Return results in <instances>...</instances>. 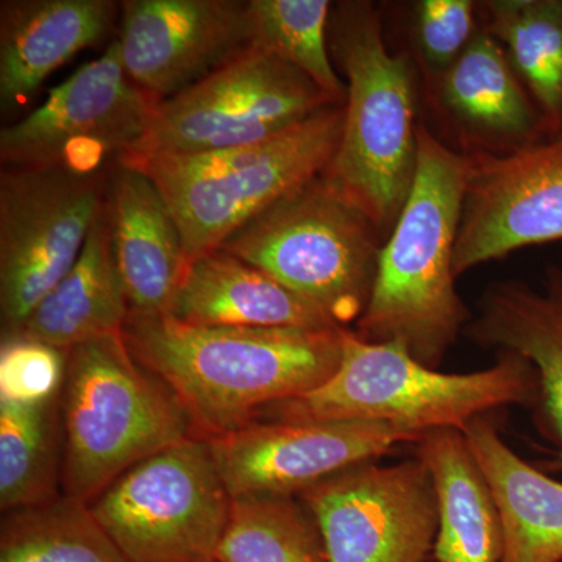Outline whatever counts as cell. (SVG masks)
<instances>
[{
    "instance_id": "14",
    "label": "cell",
    "mask_w": 562,
    "mask_h": 562,
    "mask_svg": "<svg viewBox=\"0 0 562 562\" xmlns=\"http://www.w3.org/2000/svg\"><path fill=\"white\" fill-rule=\"evenodd\" d=\"M562 239V139L469 154L454 276L514 250Z\"/></svg>"
},
{
    "instance_id": "30",
    "label": "cell",
    "mask_w": 562,
    "mask_h": 562,
    "mask_svg": "<svg viewBox=\"0 0 562 562\" xmlns=\"http://www.w3.org/2000/svg\"><path fill=\"white\" fill-rule=\"evenodd\" d=\"M66 351L25 339H3L0 397L40 401L60 394Z\"/></svg>"
},
{
    "instance_id": "15",
    "label": "cell",
    "mask_w": 562,
    "mask_h": 562,
    "mask_svg": "<svg viewBox=\"0 0 562 562\" xmlns=\"http://www.w3.org/2000/svg\"><path fill=\"white\" fill-rule=\"evenodd\" d=\"M116 43L128 79L162 102L254 46V31L239 0H127Z\"/></svg>"
},
{
    "instance_id": "27",
    "label": "cell",
    "mask_w": 562,
    "mask_h": 562,
    "mask_svg": "<svg viewBox=\"0 0 562 562\" xmlns=\"http://www.w3.org/2000/svg\"><path fill=\"white\" fill-rule=\"evenodd\" d=\"M217 562H330L316 517L299 497L232 498Z\"/></svg>"
},
{
    "instance_id": "24",
    "label": "cell",
    "mask_w": 562,
    "mask_h": 562,
    "mask_svg": "<svg viewBox=\"0 0 562 562\" xmlns=\"http://www.w3.org/2000/svg\"><path fill=\"white\" fill-rule=\"evenodd\" d=\"M63 458L61 392L40 401L0 397V508L3 513L58 497Z\"/></svg>"
},
{
    "instance_id": "4",
    "label": "cell",
    "mask_w": 562,
    "mask_h": 562,
    "mask_svg": "<svg viewBox=\"0 0 562 562\" xmlns=\"http://www.w3.org/2000/svg\"><path fill=\"white\" fill-rule=\"evenodd\" d=\"M333 60L346 77L342 135L324 173L380 233L394 228L417 168L416 88L412 63L384 43L372 3L333 7Z\"/></svg>"
},
{
    "instance_id": "20",
    "label": "cell",
    "mask_w": 562,
    "mask_h": 562,
    "mask_svg": "<svg viewBox=\"0 0 562 562\" xmlns=\"http://www.w3.org/2000/svg\"><path fill=\"white\" fill-rule=\"evenodd\" d=\"M169 314L194 325L342 328L261 269L222 250L188 265Z\"/></svg>"
},
{
    "instance_id": "16",
    "label": "cell",
    "mask_w": 562,
    "mask_h": 562,
    "mask_svg": "<svg viewBox=\"0 0 562 562\" xmlns=\"http://www.w3.org/2000/svg\"><path fill=\"white\" fill-rule=\"evenodd\" d=\"M465 333L480 347L519 355L535 368L536 420L562 472V268L546 269L542 290L522 281L492 284Z\"/></svg>"
},
{
    "instance_id": "23",
    "label": "cell",
    "mask_w": 562,
    "mask_h": 562,
    "mask_svg": "<svg viewBox=\"0 0 562 562\" xmlns=\"http://www.w3.org/2000/svg\"><path fill=\"white\" fill-rule=\"evenodd\" d=\"M416 446L438 497L435 562H502L503 525L486 476L460 430L427 432Z\"/></svg>"
},
{
    "instance_id": "8",
    "label": "cell",
    "mask_w": 562,
    "mask_h": 562,
    "mask_svg": "<svg viewBox=\"0 0 562 562\" xmlns=\"http://www.w3.org/2000/svg\"><path fill=\"white\" fill-rule=\"evenodd\" d=\"M90 508L128 562H217L232 497L209 441L188 436L122 473Z\"/></svg>"
},
{
    "instance_id": "31",
    "label": "cell",
    "mask_w": 562,
    "mask_h": 562,
    "mask_svg": "<svg viewBox=\"0 0 562 562\" xmlns=\"http://www.w3.org/2000/svg\"><path fill=\"white\" fill-rule=\"evenodd\" d=\"M557 139H562V135L560 136V138H557Z\"/></svg>"
},
{
    "instance_id": "12",
    "label": "cell",
    "mask_w": 562,
    "mask_h": 562,
    "mask_svg": "<svg viewBox=\"0 0 562 562\" xmlns=\"http://www.w3.org/2000/svg\"><path fill=\"white\" fill-rule=\"evenodd\" d=\"M299 498L316 517L330 562H425L438 532V497L420 458L362 462Z\"/></svg>"
},
{
    "instance_id": "25",
    "label": "cell",
    "mask_w": 562,
    "mask_h": 562,
    "mask_svg": "<svg viewBox=\"0 0 562 562\" xmlns=\"http://www.w3.org/2000/svg\"><path fill=\"white\" fill-rule=\"evenodd\" d=\"M484 31L502 44L542 120L562 135V0H490Z\"/></svg>"
},
{
    "instance_id": "7",
    "label": "cell",
    "mask_w": 562,
    "mask_h": 562,
    "mask_svg": "<svg viewBox=\"0 0 562 562\" xmlns=\"http://www.w3.org/2000/svg\"><path fill=\"white\" fill-rule=\"evenodd\" d=\"M380 235L321 176L246 222L217 250L261 269L346 328L371 297Z\"/></svg>"
},
{
    "instance_id": "11",
    "label": "cell",
    "mask_w": 562,
    "mask_h": 562,
    "mask_svg": "<svg viewBox=\"0 0 562 562\" xmlns=\"http://www.w3.org/2000/svg\"><path fill=\"white\" fill-rule=\"evenodd\" d=\"M122 66L116 41L54 88L46 102L0 132L7 168H66L101 172L135 146L158 106Z\"/></svg>"
},
{
    "instance_id": "19",
    "label": "cell",
    "mask_w": 562,
    "mask_h": 562,
    "mask_svg": "<svg viewBox=\"0 0 562 562\" xmlns=\"http://www.w3.org/2000/svg\"><path fill=\"white\" fill-rule=\"evenodd\" d=\"M111 0H3L0 99L21 105L74 55L98 44L116 18Z\"/></svg>"
},
{
    "instance_id": "2",
    "label": "cell",
    "mask_w": 562,
    "mask_h": 562,
    "mask_svg": "<svg viewBox=\"0 0 562 562\" xmlns=\"http://www.w3.org/2000/svg\"><path fill=\"white\" fill-rule=\"evenodd\" d=\"M468 173L469 155L419 122L412 191L380 249L371 297L353 331L366 342L398 344L432 369L472 321L453 271Z\"/></svg>"
},
{
    "instance_id": "17",
    "label": "cell",
    "mask_w": 562,
    "mask_h": 562,
    "mask_svg": "<svg viewBox=\"0 0 562 562\" xmlns=\"http://www.w3.org/2000/svg\"><path fill=\"white\" fill-rule=\"evenodd\" d=\"M109 201L114 257L133 313L169 314L188 268L179 225L140 169L114 162Z\"/></svg>"
},
{
    "instance_id": "6",
    "label": "cell",
    "mask_w": 562,
    "mask_h": 562,
    "mask_svg": "<svg viewBox=\"0 0 562 562\" xmlns=\"http://www.w3.org/2000/svg\"><path fill=\"white\" fill-rule=\"evenodd\" d=\"M61 420L63 494L88 505L133 465L191 436L183 406L122 333L66 351Z\"/></svg>"
},
{
    "instance_id": "28",
    "label": "cell",
    "mask_w": 562,
    "mask_h": 562,
    "mask_svg": "<svg viewBox=\"0 0 562 562\" xmlns=\"http://www.w3.org/2000/svg\"><path fill=\"white\" fill-rule=\"evenodd\" d=\"M254 44L305 74L328 98L344 105L347 87L328 47V0H250Z\"/></svg>"
},
{
    "instance_id": "9",
    "label": "cell",
    "mask_w": 562,
    "mask_h": 562,
    "mask_svg": "<svg viewBox=\"0 0 562 562\" xmlns=\"http://www.w3.org/2000/svg\"><path fill=\"white\" fill-rule=\"evenodd\" d=\"M339 105L305 74L251 46L188 90L158 103L143 138L117 161L249 146Z\"/></svg>"
},
{
    "instance_id": "21",
    "label": "cell",
    "mask_w": 562,
    "mask_h": 562,
    "mask_svg": "<svg viewBox=\"0 0 562 562\" xmlns=\"http://www.w3.org/2000/svg\"><path fill=\"white\" fill-rule=\"evenodd\" d=\"M462 435L501 513L502 562H562V482L514 452L491 414Z\"/></svg>"
},
{
    "instance_id": "1",
    "label": "cell",
    "mask_w": 562,
    "mask_h": 562,
    "mask_svg": "<svg viewBox=\"0 0 562 562\" xmlns=\"http://www.w3.org/2000/svg\"><path fill=\"white\" fill-rule=\"evenodd\" d=\"M346 331L194 325L131 312L122 338L176 395L191 436L211 441L327 382L342 360Z\"/></svg>"
},
{
    "instance_id": "29",
    "label": "cell",
    "mask_w": 562,
    "mask_h": 562,
    "mask_svg": "<svg viewBox=\"0 0 562 562\" xmlns=\"http://www.w3.org/2000/svg\"><path fill=\"white\" fill-rule=\"evenodd\" d=\"M471 0H420L413 7V40L425 70L438 80L480 31Z\"/></svg>"
},
{
    "instance_id": "26",
    "label": "cell",
    "mask_w": 562,
    "mask_h": 562,
    "mask_svg": "<svg viewBox=\"0 0 562 562\" xmlns=\"http://www.w3.org/2000/svg\"><path fill=\"white\" fill-rule=\"evenodd\" d=\"M0 562H128L90 505L60 494L7 513Z\"/></svg>"
},
{
    "instance_id": "22",
    "label": "cell",
    "mask_w": 562,
    "mask_h": 562,
    "mask_svg": "<svg viewBox=\"0 0 562 562\" xmlns=\"http://www.w3.org/2000/svg\"><path fill=\"white\" fill-rule=\"evenodd\" d=\"M131 312L114 257L106 202L70 271L9 339L69 351L79 344L122 333Z\"/></svg>"
},
{
    "instance_id": "5",
    "label": "cell",
    "mask_w": 562,
    "mask_h": 562,
    "mask_svg": "<svg viewBox=\"0 0 562 562\" xmlns=\"http://www.w3.org/2000/svg\"><path fill=\"white\" fill-rule=\"evenodd\" d=\"M344 105L322 109L280 135L231 149L116 161L140 169L179 225L188 265L330 168Z\"/></svg>"
},
{
    "instance_id": "10",
    "label": "cell",
    "mask_w": 562,
    "mask_h": 562,
    "mask_svg": "<svg viewBox=\"0 0 562 562\" xmlns=\"http://www.w3.org/2000/svg\"><path fill=\"white\" fill-rule=\"evenodd\" d=\"M101 172L5 168L0 173V317L3 339L79 258L105 205Z\"/></svg>"
},
{
    "instance_id": "13",
    "label": "cell",
    "mask_w": 562,
    "mask_h": 562,
    "mask_svg": "<svg viewBox=\"0 0 562 562\" xmlns=\"http://www.w3.org/2000/svg\"><path fill=\"white\" fill-rule=\"evenodd\" d=\"M422 438L368 420H251L209 441L232 498L299 497L336 473Z\"/></svg>"
},
{
    "instance_id": "3",
    "label": "cell",
    "mask_w": 562,
    "mask_h": 562,
    "mask_svg": "<svg viewBox=\"0 0 562 562\" xmlns=\"http://www.w3.org/2000/svg\"><path fill=\"white\" fill-rule=\"evenodd\" d=\"M535 368L516 353L483 371L446 373L428 368L398 344L344 338L342 360L330 379L301 397L261 409L255 420H368L424 438L436 430H460L505 406L536 408Z\"/></svg>"
},
{
    "instance_id": "18",
    "label": "cell",
    "mask_w": 562,
    "mask_h": 562,
    "mask_svg": "<svg viewBox=\"0 0 562 562\" xmlns=\"http://www.w3.org/2000/svg\"><path fill=\"white\" fill-rule=\"evenodd\" d=\"M436 83L443 113L461 135L502 154L539 143L542 120L505 49L480 29L468 49Z\"/></svg>"
}]
</instances>
